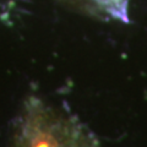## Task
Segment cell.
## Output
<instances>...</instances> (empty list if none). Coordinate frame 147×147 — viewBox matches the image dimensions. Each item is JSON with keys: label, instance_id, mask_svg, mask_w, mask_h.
<instances>
[{"label": "cell", "instance_id": "6da1fadb", "mask_svg": "<svg viewBox=\"0 0 147 147\" xmlns=\"http://www.w3.org/2000/svg\"><path fill=\"white\" fill-rule=\"evenodd\" d=\"M67 130L63 121L39 109L28 120L24 147H75L74 142L69 141L76 137L69 136Z\"/></svg>", "mask_w": 147, "mask_h": 147}, {"label": "cell", "instance_id": "7a4b0ae2", "mask_svg": "<svg viewBox=\"0 0 147 147\" xmlns=\"http://www.w3.org/2000/svg\"><path fill=\"white\" fill-rule=\"evenodd\" d=\"M97 1L113 16L126 20L129 0H97Z\"/></svg>", "mask_w": 147, "mask_h": 147}]
</instances>
